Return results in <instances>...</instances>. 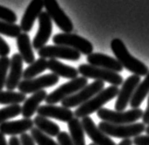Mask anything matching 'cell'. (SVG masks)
I'll use <instances>...</instances> for the list:
<instances>
[{
	"instance_id": "40",
	"label": "cell",
	"mask_w": 149,
	"mask_h": 145,
	"mask_svg": "<svg viewBox=\"0 0 149 145\" xmlns=\"http://www.w3.org/2000/svg\"><path fill=\"white\" fill-rule=\"evenodd\" d=\"M0 145H8L6 138H5V135L2 133H0Z\"/></svg>"
},
{
	"instance_id": "19",
	"label": "cell",
	"mask_w": 149,
	"mask_h": 145,
	"mask_svg": "<svg viewBox=\"0 0 149 145\" xmlns=\"http://www.w3.org/2000/svg\"><path fill=\"white\" fill-rule=\"evenodd\" d=\"M33 120L31 118H23V119L7 121L0 124V133L4 135L16 136L26 133L33 128Z\"/></svg>"
},
{
	"instance_id": "3",
	"label": "cell",
	"mask_w": 149,
	"mask_h": 145,
	"mask_svg": "<svg viewBox=\"0 0 149 145\" xmlns=\"http://www.w3.org/2000/svg\"><path fill=\"white\" fill-rule=\"evenodd\" d=\"M98 128L106 135L113 138L130 139L141 135L146 131V125L143 123H132L127 125H115V124L102 121L98 124Z\"/></svg>"
},
{
	"instance_id": "27",
	"label": "cell",
	"mask_w": 149,
	"mask_h": 145,
	"mask_svg": "<svg viewBox=\"0 0 149 145\" xmlns=\"http://www.w3.org/2000/svg\"><path fill=\"white\" fill-rule=\"evenodd\" d=\"M26 99V94L22 92H17L14 91L0 92V105H19L20 103H24Z\"/></svg>"
},
{
	"instance_id": "39",
	"label": "cell",
	"mask_w": 149,
	"mask_h": 145,
	"mask_svg": "<svg viewBox=\"0 0 149 145\" xmlns=\"http://www.w3.org/2000/svg\"><path fill=\"white\" fill-rule=\"evenodd\" d=\"M118 145H132V141L130 139H124Z\"/></svg>"
},
{
	"instance_id": "14",
	"label": "cell",
	"mask_w": 149,
	"mask_h": 145,
	"mask_svg": "<svg viewBox=\"0 0 149 145\" xmlns=\"http://www.w3.org/2000/svg\"><path fill=\"white\" fill-rule=\"evenodd\" d=\"M81 122L84 133L87 134V136L93 141V143L95 145H117L114 141H112L109 136L100 130L90 117H83Z\"/></svg>"
},
{
	"instance_id": "17",
	"label": "cell",
	"mask_w": 149,
	"mask_h": 145,
	"mask_svg": "<svg viewBox=\"0 0 149 145\" xmlns=\"http://www.w3.org/2000/svg\"><path fill=\"white\" fill-rule=\"evenodd\" d=\"M37 115L47 118H54L62 122H69L74 117V113L69 108L55 105H40L37 109Z\"/></svg>"
},
{
	"instance_id": "10",
	"label": "cell",
	"mask_w": 149,
	"mask_h": 145,
	"mask_svg": "<svg viewBox=\"0 0 149 145\" xmlns=\"http://www.w3.org/2000/svg\"><path fill=\"white\" fill-rule=\"evenodd\" d=\"M44 8L47 10L45 12L61 31H63L65 33H70L72 32V22L59 7L56 0H44Z\"/></svg>"
},
{
	"instance_id": "36",
	"label": "cell",
	"mask_w": 149,
	"mask_h": 145,
	"mask_svg": "<svg viewBox=\"0 0 149 145\" xmlns=\"http://www.w3.org/2000/svg\"><path fill=\"white\" fill-rule=\"evenodd\" d=\"M19 141L22 145H35V142L33 141V139L32 138V136L29 135L27 133L22 134L19 137Z\"/></svg>"
},
{
	"instance_id": "16",
	"label": "cell",
	"mask_w": 149,
	"mask_h": 145,
	"mask_svg": "<svg viewBox=\"0 0 149 145\" xmlns=\"http://www.w3.org/2000/svg\"><path fill=\"white\" fill-rule=\"evenodd\" d=\"M43 8L44 0H32L30 2L20 20L19 27L22 29V32L27 33L33 29L35 19L39 17Z\"/></svg>"
},
{
	"instance_id": "22",
	"label": "cell",
	"mask_w": 149,
	"mask_h": 145,
	"mask_svg": "<svg viewBox=\"0 0 149 145\" xmlns=\"http://www.w3.org/2000/svg\"><path fill=\"white\" fill-rule=\"evenodd\" d=\"M17 45L22 60L29 65L35 61L33 50V44L31 43L30 36L27 33H20L17 37Z\"/></svg>"
},
{
	"instance_id": "32",
	"label": "cell",
	"mask_w": 149,
	"mask_h": 145,
	"mask_svg": "<svg viewBox=\"0 0 149 145\" xmlns=\"http://www.w3.org/2000/svg\"><path fill=\"white\" fill-rule=\"evenodd\" d=\"M17 19V15L15 14L14 11L0 5V20L8 23H16Z\"/></svg>"
},
{
	"instance_id": "25",
	"label": "cell",
	"mask_w": 149,
	"mask_h": 145,
	"mask_svg": "<svg viewBox=\"0 0 149 145\" xmlns=\"http://www.w3.org/2000/svg\"><path fill=\"white\" fill-rule=\"evenodd\" d=\"M147 94H149V72L146 76L145 80L137 86L130 102L131 106L132 108H139Z\"/></svg>"
},
{
	"instance_id": "1",
	"label": "cell",
	"mask_w": 149,
	"mask_h": 145,
	"mask_svg": "<svg viewBox=\"0 0 149 145\" xmlns=\"http://www.w3.org/2000/svg\"><path fill=\"white\" fill-rule=\"evenodd\" d=\"M110 47L114 53L116 59L120 63L122 68H125L129 71L132 72L133 75L137 76H146L149 72L147 67L132 56L128 51L124 43L119 38H115L111 41Z\"/></svg>"
},
{
	"instance_id": "7",
	"label": "cell",
	"mask_w": 149,
	"mask_h": 145,
	"mask_svg": "<svg viewBox=\"0 0 149 145\" xmlns=\"http://www.w3.org/2000/svg\"><path fill=\"white\" fill-rule=\"evenodd\" d=\"M53 43L56 45H63L78 51L80 54L89 56L93 53L94 46L88 40L74 33H58L54 35Z\"/></svg>"
},
{
	"instance_id": "5",
	"label": "cell",
	"mask_w": 149,
	"mask_h": 145,
	"mask_svg": "<svg viewBox=\"0 0 149 145\" xmlns=\"http://www.w3.org/2000/svg\"><path fill=\"white\" fill-rule=\"evenodd\" d=\"M78 72L81 77L93 79L103 82H109L112 86H119L123 83V78L119 73L105 69L97 68L89 64H81L78 68Z\"/></svg>"
},
{
	"instance_id": "11",
	"label": "cell",
	"mask_w": 149,
	"mask_h": 145,
	"mask_svg": "<svg viewBox=\"0 0 149 145\" xmlns=\"http://www.w3.org/2000/svg\"><path fill=\"white\" fill-rule=\"evenodd\" d=\"M40 58L50 59H66L70 61H77L81 58L78 51L63 45H45L38 50Z\"/></svg>"
},
{
	"instance_id": "33",
	"label": "cell",
	"mask_w": 149,
	"mask_h": 145,
	"mask_svg": "<svg viewBox=\"0 0 149 145\" xmlns=\"http://www.w3.org/2000/svg\"><path fill=\"white\" fill-rule=\"evenodd\" d=\"M56 138L58 145H74L72 139L70 137V134L67 133V131H60Z\"/></svg>"
},
{
	"instance_id": "28",
	"label": "cell",
	"mask_w": 149,
	"mask_h": 145,
	"mask_svg": "<svg viewBox=\"0 0 149 145\" xmlns=\"http://www.w3.org/2000/svg\"><path fill=\"white\" fill-rule=\"evenodd\" d=\"M20 114H22V106L19 105H11L1 108L0 109V124L18 117Z\"/></svg>"
},
{
	"instance_id": "24",
	"label": "cell",
	"mask_w": 149,
	"mask_h": 145,
	"mask_svg": "<svg viewBox=\"0 0 149 145\" xmlns=\"http://www.w3.org/2000/svg\"><path fill=\"white\" fill-rule=\"evenodd\" d=\"M68 128L70 131V137L72 139L74 145H85L84 130L79 118L73 117L70 121H69Z\"/></svg>"
},
{
	"instance_id": "42",
	"label": "cell",
	"mask_w": 149,
	"mask_h": 145,
	"mask_svg": "<svg viewBox=\"0 0 149 145\" xmlns=\"http://www.w3.org/2000/svg\"><path fill=\"white\" fill-rule=\"evenodd\" d=\"M89 145H95V143H90Z\"/></svg>"
},
{
	"instance_id": "15",
	"label": "cell",
	"mask_w": 149,
	"mask_h": 145,
	"mask_svg": "<svg viewBox=\"0 0 149 145\" xmlns=\"http://www.w3.org/2000/svg\"><path fill=\"white\" fill-rule=\"evenodd\" d=\"M23 60L19 54H14L10 58L9 72L6 82V88L8 91H14L18 88L22 78Z\"/></svg>"
},
{
	"instance_id": "13",
	"label": "cell",
	"mask_w": 149,
	"mask_h": 145,
	"mask_svg": "<svg viewBox=\"0 0 149 145\" xmlns=\"http://www.w3.org/2000/svg\"><path fill=\"white\" fill-rule=\"evenodd\" d=\"M38 22L39 29L33 41V47L35 50H40L45 46L53 31L52 19L45 11L41 12L38 17Z\"/></svg>"
},
{
	"instance_id": "30",
	"label": "cell",
	"mask_w": 149,
	"mask_h": 145,
	"mask_svg": "<svg viewBox=\"0 0 149 145\" xmlns=\"http://www.w3.org/2000/svg\"><path fill=\"white\" fill-rule=\"evenodd\" d=\"M31 136L37 145H58L52 138L40 131L37 128H33L31 129Z\"/></svg>"
},
{
	"instance_id": "34",
	"label": "cell",
	"mask_w": 149,
	"mask_h": 145,
	"mask_svg": "<svg viewBox=\"0 0 149 145\" xmlns=\"http://www.w3.org/2000/svg\"><path fill=\"white\" fill-rule=\"evenodd\" d=\"M10 53V47L8 44L0 36V58L8 56Z\"/></svg>"
},
{
	"instance_id": "20",
	"label": "cell",
	"mask_w": 149,
	"mask_h": 145,
	"mask_svg": "<svg viewBox=\"0 0 149 145\" xmlns=\"http://www.w3.org/2000/svg\"><path fill=\"white\" fill-rule=\"evenodd\" d=\"M47 94V92L43 90L33 94L26 99L22 107V115L23 118H31V117H33L40 106V103L45 100Z\"/></svg>"
},
{
	"instance_id": "35",
	"label": "cell",
	"mask_w": 149,
	"mask_h": 145,
	"mask_svg": "<svg viewBox=\"0 0 149 145\" xmlns=\"http://www.w3.org/2000/svg\"><path fill=\"white\" fill-rule=\"evenodd\" d=\"M134 145H149V135H139L133 139Z\"/></svg>"
},
{
	"instance_id": "41",
	"label": "cell",
	"mask_w": 149,
	"mask_h": 145,
	"mask_svg": "<svg viewBox=\"0 0 149 145\" xmlns=\"http://www.w3.org/2000/svg\"><path fill=\"white\" fill-rule=\"evenodd\" d=\"M146 132L147 133V135H149V125H147V127L146 128Z\"/></svg>"
},
{
	"instance_id": "2",
	"label": "cell",
	"mask_w": 149,
	"mask_h": 145,
	"mask_svg": "<svg viewBox=\"0 0 149 145\" xmlns=\"http://www.w3.org/2000/svg\"><path fill=\"white\" fill-rule=\"evenodd\" d=\"M119 87L109 86L103 89L98 94L92 97L90 100L80 105L74 111V116L77 118H83L90 116L91 114L100 110L102 106L109 103L113 98H115L119 94Z\"/></svg>"
},
{
	"instance_id": "31",
	"label": "cell",
	"mask_w": 149,
	"mask_h": 145,
	"mask_svg": "<svg viewBox=\"0 0 149 145\" xmlns=\"http://www.w3.org/2000/svg\"><path fill=\"white\" fill-rule=\"evenodd\" d=\"M10 59L8 56L0 58V92L6 86L8 79V70L9 69Z\"/></svg>"
},
{
	"instance_id": "18",
	"label": "cell",
	"mask_w": 149,
	"mask_h": 145,
	"mask_svg": "<svg viewBox=\"0 0 149 145\" xmlns=\"http://www.w3.org/2000/svg\"><path fill=\"white\" fill-rule=\"evenodd\" d=\"M87 62L89 65L114 71L117 73L121 72L123 69L122 66L116 58L102 53H92L91 55L87 56Z\"/></svg>"
},
{
	"instance_id": "9",
	"label": "cell",
	"mask_w": 149,
	"mask_h": 145,
	"mask_svg": "<svg viewBox=\"0 0 149 145\" xmlns=\"http://www.w3.org/2000/svg\"><path fill=\"white\" fill-rule=\"evenodd\" d=\"M59 80V77L53 73L45 74L38 78L31 80H22L19 82L18 89L19 92L24 94H35V92L43 91L45 88L55 86Z\"/></svg>"
},
{
	"instance_id": "26",
	"label": "cell",
	"mask_w": 149,
	"mask_h": 145,
	"mask_svg": "<svg viewBox=\"0 0 149 145\" xmlns=\"http://www.w3.org/2000/svg\"><path fill=\"white\" fill-rule=\"evenodd\" d=\"M47 69V60L45 58H40L35 60L33 63L29 65L28 68L23 71L22 78L23 80L34 79V77L41 74L42 72Z\"/></svg>"
},
{
	"instance_id": "37",
	"label": "cell",
	"mask_w": 149,
	"mask_h": 145,
	"mask_svg": "<svg viewBox=\"0 0 149 145\" xmlns=\"http://www.w3.org/2000/svg\"><path fill=\"white\" fill-rule=\"evenodd\" d=\"M143 123L145 124H147L149 125V94H148V101H147V105H146V111L143 112Z\"/></svg>"
},
{
	"instance_id": "6",
	"label": "cell",
	"mask_w": 149,
	"mask_h": 145,
	"mask_svg": "<svg viewBox=\"0 0 149 145\" xmlns=\"http://www.w3.org/2000/svg\"><path fill=\"white\" fill-rule=\"evenodd\" d=\"M87 84H88V80L86 78L78 77L56 88L55 91L47 94L45 101L47 105H55L59 102L61 103L66 98L73 95L77 92L81 90Z\"/></svg>"
},
{
	"instance_id": "29",
	"label": "cell",
	"mask_w": 149,
	"mask_h": 145,
	"mask_svg": "<svg viewBox=\"0 0 149 145\" xmlns=\"http://www.w3.org/2000/svg\"><path fill=\"white\" fill-rule=\"evenodd\" d=\"M20 33H22V29H20L19 25L0 20V34L6 35L11 38H17Z\"/></svg>"
},
{
	"instance_id": "12",
	"label": "cell",
	"mask_w": 149,
	"mask_h": 145,
	"mask_svg": "<svg viewBox=\"0 0 149 145\" xmlns=\"http://www.w3.org/2000/svg\"><path fill=\"white\" fill-rule=\"evenodd\" d=\"M140 81V76L132 75L123 82L121 89L119 91V94H118V98L115 103L116 111H124L126 109Z\"/></svg>"
},
{
	"instance_id": "38",
	"label": "cell",
	"mask_w": 149,
	"mask_h": 145,
	"mask_svg": "<svg viewBox=\"0 0 149 145\" xmlns=\"http://www.w3.org/2000/svg\"><path fill=\"white\" fill-rule=\"evenodd\" d=\"M8 145H22L19 138H17L16 136H11L8 141Z\"/></svg>"
},
{
	"instance_id": "4",
	"label": "cell",
	"mask_w": 149,
	"mask_h": 145,
	"mask_svg": "<svg viewBox=\"0 0 149 145\" xmlns=\"http://www.w3.org/2000/svg\"><path fill=\"white\" fill-rule=\"evenodd\" d=\"M141 108H133L129 111H112L107 108H101L97 111V117L107 123L115 125H127L132 124L143 117Z\"/></svg>"
},
{
	"instance_id": "8",
	"label": "cell",
	"mask_w": 149,
	"mask_h": 145,
	"mask_svg": "<svg viewBox=\"0 0 149 145\" xmlns=\"http://www.w3.org/2000/svg\"><path fill=\"white\" fill-rule=\"evenodd\" d=\"M105 84L103 81L100 80H95L90 84H87L83 89L77 92L76 94L71 95L65 100L61 102V105L63 107L66 108H72L76 106H80L83 103H86L88 100H90L92 97H94L95 94H98L104 89Z\"/></svg>"
},
{
	"instance_id": "21",
	"label": "cell",
	"mask_w": 149,
	"mask_h": 145,
	"mask_svg": "<svg viewBox=\"0 0 149 145\" xmlns=\"http://www.w3.org/2000/svg\"><path fill=\"white\" fill-rule=\"evenodd\" d=\"M47 69L58 77H62L70 80L78 78L79 74L78 69L71 66L65 65L58 59H49L47 61Z\"/></svg>"
},
{
	"instance_id": "23",
	"label": "cell",
	"mask_w": 149,
	"mask_h": 145,
	"mask_svg": "<svg viewBox=\"0 0 149 145\" xmlns=\"http://www.w3.org/2000/svg\"><path fill=\"white\" fill-rule=\"evenodd\" d=\"M33 124L40 131L49 137H56L60 133V128L58 124L49 120L48 118L37 116L34 117Z\"/></svg>"
}]
</instances>
